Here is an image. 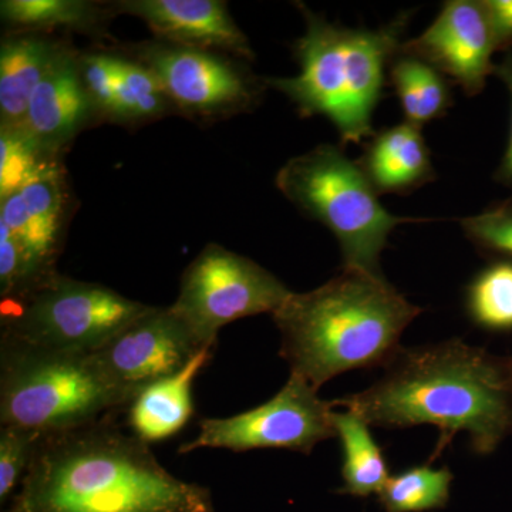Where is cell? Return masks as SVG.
<instances>
[{
  "label": "cell",
  "instance_id": "25",
  "mask_svg": "<svg viewBox=\"0 0 512 512\" xmlns=\"http://www.w3.org/2000/svg\"><path fill=\"white\" fill-rule=\"evenodd\" d=\"M464 235L491 262L512 264V197L461 220Z\"/></svg>",
  "mask_w": 512,
  "mask_h": 512
},
{
  "label": "cell",
  "instance_id": "2",
  "mask_svg": "<svg viewBox=\"0 0 512 512\" xmlns=\"http://www.w3.org/2000/svg\"><path fill=\"white\" fill-rule=\"evenodd\" d=\"M3 512H214L202 485L174 477L114 416L46 434Z\"/></svg>",
  "mask_w": 512,
  "mask_h": 512
},
{
  "label": "cell",
  "instance_id": "14",
  "mask_svg": "<svg viewBox=\"0 0 512 512\" xmlns=\"http://www.w3.org/2000/svg\"><path fill=\"white\" fill-rule=\"evenodd\" d=\"M92 106L80 76L79 60L60 49L33 93L25 121L16 130L52 156L83 126Z\"/></svg>",
  "mask_w": 512,
  "mask_h": 512
},
{
  "label": "cell",
  "instance_id": "22",
  "mask_svg": "<svg viewBox=\"0 0 512 512\" xmlns=\"http://www.w3.org/2000/svg\"><path fill=\"white\" fill-rule=\"evenodd\" d=\"M0 15L22 28H90L99 23L101 10L83 0H2Z\"/></svg>",
  "mask_w": 512,
  "mask_h": 512
},
{
  "label": "cell",
  "instance_id": "18",
  "mask_svg": "<svg viewBox=\"0 0 512 512\" xmlns=\"http://www.w3.org/2000/svg\"><path fill=\"white\" fill-rule=\"evenodd\" d=\"M330 420L343 454V485L336 493L360 498L379 494L390 473L386 457L370 433L369 424L350 410H333Z\"/></svg>",
  "mask_w": 512,
  "mask_h": 512
},
{
  "label": "cell",
  "instance_id": "27",
  "mask_svg": "<svg viewBox=\"0 0 512 512\" xmlns=\"http://www.w3.org/2000/svg\"><path fill=\"white\" fill-rule=\"evenodd\" d=\"M19 194L33 215L52 227H62L63 185L55 163L43 168Z\"/></svg>",
  "mask_w": 512,
  "mask_h": 512
},
{
  "label": "cell",
  "instance_id": "9",
  "mask_svg": "<svg viewBox=\"0 0 512 512\" xmlns=\"http://www.w3.org/2000/svg\"><path fill=\"white\" fill-rule=\"evenodd\" d=\"M332 402L320 399L318 390L291 373L288 382L269 402L235 416L202 419L200 433L180 447L181 454L201 448L242 451L284 448L311 454L322 441L336 437L330 420Z\"/></svg>",
  "mask_w": 512,
  "mask_h": 512
},
{
  "label": "cell",
  "instance_id": "4",
  "mask_svg": "<svg viewBox=\"0 0 512 512\" xmlns=\"http://www.w3.org/2000/svg\"><path fill=\"white\" fill-rule=\"evenodd\" d=\"M305 35L298 40L301 72L266 79L286 94L303 117L325 116L338 128L343 144L373 137L372 119L382 100L393 57L403 45L409 13L376 30L333 25L301 6Z\"/></svg>",
  "mask_w": 512,
  "mask_h": 512
},
{
  "label": "cell",
  "instance_id": "5",
  "mask_svg": "<svg viewBox=\"0 0 512 512\" xmlns=\"http://www.w3.org/2000/svg\"><path fill=\"white\" fill-rule=\"evenodd\" d=\"M128 402L92 355L0 343V424L62 433L116 416Z\"/></svg>",
  "mask_w": 512,
  "mask_h": 512
},
{
  "label": "cell",
  "instance_id": "26",
  "mask_svg": "<svg viewBox=\"0 0 512 512\" xmlns=\"http://www.w3.org/2000/svg\"><path fill=\"white\" fill-rule=\"evenodd\" d=\"M43 434L16 426H0V504H9L28 473Z\"/></svg>",
  "mask_w": 512,
  "mask_h": 512
},
{
  "label": "cell",
  "instance_id": "1",
  "mask_svg": "<svg viewBox=\"0 0 512 512\" xmlns=\"http://www.w3.org/2000/svg\"><path fill=\"white\" fill-rule=\"evenodd\" d=\"M332 404L379 429L436 427L433 460L460 431L468 434L474 453L488 456L512 436L510 356L461 339L402 348L369 389Z\"/></svg>",
  "mask_w": 512,
  "mask_h": 512
},
{
  "label": "cell",
  "instance_id": "6",
  "mask_svg": "<svg viewBox=\"0 0 512 512\" xmlns=\"http://www.w3.org/2000/svg\"><path fill=\"white\" fill-rule=\"evenodd\" d=\"M276 185L299 210L335 235L343 269L384 276L380 256L390 232L416 221L390 214L359 164L332 144L293 157L279 170Z\"/></svg>",
  "mask_w": 512,
  "mask_h": 512
},
{
  "label": "cell",
  "instance_id": "3",
  "mask_svg": "<svg viewBox=\"0 0 512 512\" xmlns=\"http://www.w3.org/2000/svg\"><path fill=\"white\" fill-rule=\"evenodd\" d=\"M421 313L384 279L343 269L313 291L291 292L272 315L291 373L319 390L356 369L386 367Z\"/></svg>",
  "mask_w": 512,
  "mask_h": 512
},
{
  "label": "cell",
  "instance_id": "10",
  "mask_svg": "<svg viewBox=\"0 0 512 512\" xmlns=\"http://www.w3.org/2000/svg\"><path fill=\"white\" fill-rule=\"evenodd\" d=\"M202 349L170 306H153L92 357L130 404L148 384L181 372Z\"/></svg>",
  "mask_w": 512,
  "mask_h": 512
},
{
  "label": "cell",
  "instance_id": "11",
  "mask_svg": "<svg viewBox=\"0 0 512 512\" xmlns=\"http://www.w3.org/2000/svg\"><path fill=\"white\" fill-rule=\"evenodd\" d=\"M168 100L190 113H232L247 109L259 86L228 60L184 46L153 45L141 53Z\"/></svg>",
  "mask_w": 512,
  "mask_h": 512
},
{
  "label": "cell",
  "instance_id": "28",
  "mask_svg": "<svg viewBox=\"0 0 512 512\" xmlns=\"http://www.w3.org/2000/svg\"><path fill=\"white\" fill-rule=\"evenodd\" d=\"M80 76L93 106L113 113L116 90V57L87 55L79 60Z\"/></svg>",
  "mask_w": 512,
  "mask_h": 512
},
{
  "label": "cell",
  "instance_id": "21",
  "mask_svg": "<svg viewBox=\"0 0 512 512\" xmlns=\"http://www.w3.org/2000/svg\"><path fill=\"white\" fill-rule=\"evenodd\" d=\"M468 318L490 332L512 330V264L491 262L468 285Z\"/></svg>",
  "mask_w": 512,
  "mask_h": 512
},
{
  "label": "cell",
  "instance_id": "29",
  "mask_svg": "<svg viewBox=\"0 0 512 512\" xmlns=\"http://www.w3.org/2000/svg\"><path fill=\"white\" fill-rule=\"evenodd\" d=\"M497 52H511L512 49V0H481Z\"/></svg>",
  "mask_w": 512,
  "mask_h": 512
},
{
  "label": "cell",
  "instance_id": "30",
  "mask_svg": "<svg viewBox=\"0 0 512 512\" xmlns=\"http://www.w3.org/2000/svg\"><path fill=\"white\" fill-rule=\"evenodd\" d=\"M495 76L504 83L505 89L510 94L511 101V127L510 137H508L507 150H505L503 160L495 171L494 178L497 183L505 185L512 190V53L507 52L500 64H495Z\"/></svg>",
  "mask_w": 512,
  "mask_h": 512
},
{
  "label": "cell",
  "instance_id": "31",
  "mask_svg": "<svg viewBox=\"0 0 512 512\" xmlns=\"http://www.w3.org/2000/svg\"><path fill=\"white\" fill-rule=\"evenodd\" d=\"M510 366H511V373H512V356H510Z\"/></svg>",
  "mask_w": 512,
  "mask_h": 512
},
{
  "label": "cell",
  "instance_id": "16",
  "mask_svg": "<svg viewBox=\"0 0 512 512\" xmlns=\"http://www.w3.org/2000/svg\"><path fill=\"white\" fill-rule=\"evenodd\" d=\"M215 348L202 349L181 372L148 384L127 406V424L143 443L157 444L183 431L194 414L192 387Z\"/></svg>",
  "mask_w": 512,
  "mask_h": 512
},
{
  "label": "cell",
  "instance_id": "7",
  "mask_svg": "<svg viewBox=\"0 0 512 512\" xmlns=\"http://www.w3.org/2000/svg\"><path fill=\"white\" fill-rule=\"evenodd\" d=\"M153 306L92 282L57 274L6 299L0 343L93 355Z\"/></svg>",
  "mask_w": 512,
  "mask_h": 512
},
{
  "label": "cell",
  "instance_id": "12",
  "mask_svg": "<svg viewBox=\"0 0 512 512\" xmlns=\"http://www.w3.org/2000/svg\"><path fill=\"white\" fill-rule=\"evenodd\" d=\"M400 49L426 60L470 97L483 92L495 72L493 32L483 3L474 0L444 3L429 28Z\"/></svg>",
  "mask_w": 512,
  "mask_h": 512
},
{
  "label": "cell",
  "instance_id": "8",
  "mask_svg": "<svg viewBox=\"0 0 512 512\" xmlns=\"http://www.w3.org/2000/svg\"><path fill=\"white\" fill-rule=\"evenodd\" d=\"M291 291L247 256L207 245L185 269L177 301L170 306L205 348L235 320L274 315Z\"/></svg>",
  "mask_w": 512,
  "mask_h": 512
},
{
  "label": "cell",
  "instance_id": "20",
  "mask_svg": "<svg viewBox=\"0 0 512 512\" xmlns=\"http://www.w3.org/2000/svg\"><path fill=\"white\" fill-rule=\"evenodd\" d=\"M453 480L447 467L423 464L390 476L377 498L386 512L441 510L450 501Z\"/></svg>",
  "mask_w": 512,
  "mask_h": 512
},
{
  "label": "cell",
  "instance_id": "15",
  "mask_svg": "<svg viewBox=\"0 0 512 512\" xmlns=\"http://www.w3.org/2000/svg\"><path fill=\"white\" fill-rule=\"evenodd\" d=\"M356 163L377 195L409 194L436 178L421 127L407 121L373 134Z\"/></svg>",
  "mask_w": 512,
  "mask_h": 512
},
{
  "label": "cell",
  "instance_id": "19",
  "mask_svg": "<svg viewBox=\"0 0 512 512\" xmlns=\"http://www.w3.org/2000/svg\"><path fill=\"white\" fill-rule=\"evenodd\" d=\"M389 79L407 123L414 126L423 127L443 117L453 104L447 77L426 60L402 49L390 63Z\"/></svg>",
  "mask_w": 512,
  "mask_h": 512
},
{
  "label": "cell",
  "instance_id": "23",
  "mask_svg": "<svg viewBox=\"0 0 512 512\" xmlns=\"http://www.w3.org/2000/svg\"><path fill=\"white\" fill-rule=\"evenodd\" d=\"M163 87L143 63L116 57V90L113 116L120 119H146L165 109Z\"/></svg>",
  "mask_w": 512,
  "mask_h": 512
},
{
  "label": "cell",
  "instance_id": "24",
  "mask_svg": "<svg viewBox=\"0 0 512 512\" xmlns=\"http://www.w3.org/2000/svg\"><path fill=\"white\" fill-rule=\"evenodd\" d=\"M53 163L52 156L40 150L16 128L2 127L0 134V198L19 192L43 168Z\"/></svg>",
  "mask_w": 512,
  "mask_h": 512
},
{
  "label": "cell",
  "instance_id": "17",
  "mask_svg": "<svg viewBox=\"0 0 512 512\" xmlns=\"http://www.w3.org/2000/svg\"><path fill=\"white\" fill-rule=\"evenodd\" d=\"M60 47L36 35L9 37L0 49V117L2 127L19 128L30 100Z\"/></svg>",
  "mask_w": 512,
  "mask_h": 512
},
{
  "label": "cell",
  "instance_id": "13",
  "mask_svg": "<svg viewBox=\"0 0 512 512\" xmlns=\"http://www.w3.org/2000/svg\"><path fill=\"white\" fill-rule=\"evenodd\" d=\"M175 46L220 49L252 59L248 37L220 0H126L116 6Z\"/></svg>",
  "mask_w": 512,
  "mask_h": 512
}]
</instances>
